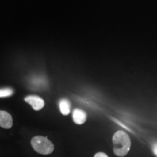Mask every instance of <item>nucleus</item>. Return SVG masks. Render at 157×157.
Instances as JSON below:
<instances>
[{
    "label": "nucleus",
    "instance_id": "9",
    "mask_svg": "<svg viewBox=\"0 0 157 157\" xmlns=\"http://www.w3.org/2000/svg\"><path fill=\"white\" fill-rule=\"evenodd\" d=\"M152 151L154 152V154L157 156V143H154L152 146Z\"/></svg>",
    "mask_w": 157,
    "mask_h": 157
},
{
    "label": "nucleus",
    "instance_id": "1",
    "mask_svg": "<svg viewBox=\"0 0 157 157\" xmlns=\"http://www.w3.org/2000/svg\"><path fill=\"white\" fill-rule=\"evenodd\" d=\"M113 152L119 157H124L128 154L131 148V140L129 135L124 131L119 130L113 135Z\"/></svg>",
    "mask_w": 157,
    "mask_h": 157
},
{
    "label": "nucleus",
    "instance_id": "2",
    "mask_svg": "<svg viewBox=\"0 0 157 157\" xmlns=\"http://www.w3.org/2000/svg\"><path fill=\"white\" fill-rule=\"evenodd\" d=\"M31 146L34 151L43 155L52 154L54 151V145L48 139V137L36 136L31 140Z\"/></svg>",
    "mask_w": 157,
    "mask_h": 157
},
{
    "label": "nucleus",
    "instance_id": "7",
    "mask_svg": "<svg viewBox=\"0 0 157 157\" xmlns=\"http://www.w3.org/2000/svg\"><path fill=\"white\" fill-rule=\"evenodd\" d=\"M13 94V90L11 88H2L0 89V98H5L11 96Z\"/></svg>",
    "mask_w": 157,
    "mask_h": 157
},
{
    "label": "nucleus",
    "instance_id": "8",
    "mask_svg": "<svg viewBox=\"0 0 157 157\" xmlns=\"http://www.w3.org/2000/svg\"><path fill=\"white\" fill-rule=\"evenodd\" d=\"M94 157H109L108 156L107 154H105V153H103V152H98L96 154Z\"/></svg>",
    "mask_w": 157,
    "mask_h": 157
},
{
    "label": "nucleus",
    "instance_id": "3",
    "mask_svg": "<svg viewBox=\"0 0 157 157\" xmlns=\"http://www.w3.org/2000/svg\"><path fill=\"white\" fill-rule=\"evenodd\" d=\"M25 101L32 106L35 111H39L44 106V101L42 98L36 95H29L25 98Z\"/></svg>",
    "mask_w": 157,
    "mask_h": 157
},
{
    "label": "nucleus",
    "instance_id": "5",
    "mask_svg": "<svg viewBox=\"0 0 157 157\" xmlns=\"http://www.w3.org/2000/svg\"><path fill=\"white\" fill-rule=\"evenodd\" d=\"M73 119L76 124H82L87 120V113L82 109H74L73 111Z\"/></svg>",
    "mask_w": 157,
    "mask_h": 157
},
{
    "label": "nucleus",
    "instance_id": "4",
    "mask_svg": "<svg viewBox=\"0 0 157 157\" xmlns=\"http://www.w3.org/2000/svg\"><path fill=\"white\" fill-rule=\"evenodd\" d=\"M13 126V118L7 111H0V127L10 129Z\"/></svg>",
    "mask_w": 157,
    "mask_h": 157
},
{
    "label": "nucleus",
    "instance_id": "6",
    "mask_svg": "<svg viewBox=\"0 0 157 157\" xmlns=\"http://www.w3.org/2000/svg\"><path fill=\"white\" fill-rule=\"evenodd\" d=\"M59 108H60V111L62 113V114L65 116L68 115L71 111L70 102L67 99L63 98L59 101Z\"/></svg>",
    "mask_w": 157,
    "mask_h": 157
}]
</instances>
